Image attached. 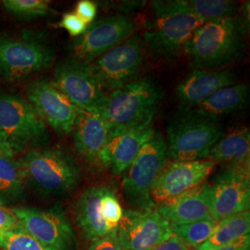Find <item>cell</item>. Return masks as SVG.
<instances>
[{
  "label": "cell",
  "mask_w": 250,
  "mask_h": 250,
  "mask_svg": "<svg viewBox=\"0 0 250 250\" xmlns=\"http://www.w3.org/2000/svg\"><path fill=\"white\" fill-rule=\"evenodd\" d=\"M75 13L87 25H89L96 19L97 13H98V6L93 1H90V0H81L76 5Z\"/></svg>",
  "instance_id": "32"
},
{
  "label": "cell",
  "mask_w": 250,
  "mask_h": 250,
  "mask_svg": "<svg viewBox=\"0 0 250 250\" xmlns=\"http://www.w3.org/2000/svg\"><path fill=\"white\" fill-rule=\"evenodd\" d=\"M133 20L124 14H112L94 21L71 46L72 59L90 64L134 35Z\"/></svg>",
  "instance_id": "10"
},
{
  "label": "cell",
  "mask_w": 250,
  "mask_h": 250,
  "mask_svg": "<svg viewBox=\"0 0 250 250\" xmlns=\"http://www.w3.org/2000/svg\"><path fill=\"white\" fill-rule=\"evenodd\" d=\"M2 3L5 9L17 18H37L51 11L50 2L45 0H4Z\"/></svg>",
  "instance_id": "28"
},
{
  "label": "cell",
  "mask_w": 250,
  "mask_h": 250,
  "mask_svg": "<svg viewBox=\"0 0 250 250\" xmlns=\"http://www.w3.org/2000/svg\"><path fill=\"white\" fill-rule=\"evenodd\" d=\"M250 231V210L232 215L217 222L214 231L208 239L197 247L196 250H216L236 241L243 236L249 235Z\"/></svg>",
  "instance_id": "25"
},
{
  "label": "cell",
  "mask_w": 250,
  "mask_h": 250,
  "mask_svg": "<svg viewBox=\"0 0 250 250\" xmlns=\"http://www.w3.org/2000/svg\"><path fill=\"white\" fill-rule=\"evenodd\" d=\"M153 121L110 134L100 158V165L109 167L114 174H124L138 155L144 145L156 133Z\"/></svg>",
  "instance_id": "17"
},
{
  "label": "cell",
  "mask_w": 250,
  "mask_h": 250,
  "mask_svg": "<svg viewBox=\"0 0 250 250\" xmlns=\"http://www.w3.org/2000/svg\"><path fill=\"white\" fill-rule=\"evenodd\" d=\"M0 250H49L19 227L0 233Z\"/></svg>",
  "instance_id": "29"
},
{
  "label": "cell",
  "mask_w": 250,
  "mask_h": 250,
  "mask_svg": "<svg viewBox=\"0 0 250 250\" xmlns=\"http://www.w3.org/2000/svg\"><path fill=\"white\" fill-rule=\"evenodd\" d=\"M216 163L209 160L174 161L164 166L151 188L155 206L167 204L180 195L205 183Z\"/></svg>",
  "instance_id": "16"
},
{
  "label": "cell",
  "mask_w": 250,
  "mask_h": 250,
  "mask_svg": "<svg viewBox=\"0 0 250 250\" xmlns=\"http://www.w3.org/2000/svg\"><path fill=\"white\" fill-rule=\"evenodd\" d=\"M217 222L213 219H205L186 224H171V230L185 244L196 248L208 239L214 231Z\"/></svg>",
  "instance_id": "27"
},
{
  "label": "cell",
  "mask_w": 250,
  "mask_h": 250,
  "mask_svg": "<svg viewBox=\"0 0 250 250\" xmlns=\"http://www.w3.org/2000/svg\"><path fill=\"white\" fill-rule=\"evenodd\" d=\"M208 184L203 183L167 204L156 206V208L170 224H186L209 219L211 216L208 203Z\"/></svg>",
  "instance_id": "20"
},
{
  "label": "cell",
  "mask_w": 250,
  "mask_h": 250,
  "mask_svg": "<svg viewBox=\"0 0 250 250\" xmlns=\"http://www.w3.org/2000/svg\"><path fill=\"white\" fill-rule=\"evenodd\" d=\"M248 84H232L221 88L192 109L198 114L218 120V117L238 111L249 102Z\"/></svg>",
  "instance_id": "23"
},
{
  "label": "cell",
  "mask_w": 250,
  "mask_h": 250,
  "mask_svg": "<svg viewBox=\"0 0 250 250\" xmlns=\"http://www.w3.org/2000/svg\"><path fill=\"white\" fill-rule=\"evenodd\" d=\"M106 187L87 188L75 204V220L82 231L90 241L103 238L113 231L104 220L101 199Z\"/></svg>",
  "instance_id": "21"
},
{
  "label": "cell",
  "mask_w": 250,
  "mask_h": 250,
  "mask_svg": "<svg viewBox=\"0 0 250 250\" xmlns=\"http://www.w3.org/2000/svg\"><path fill=\"white\" fill-rule=\"evenodd\" d=\"M143 59L142 41L134 34L88 65L99 86L108 93L138 79Z\"/></svg>",
  "instance_id": "8"
},
{
  "label": "cell",
  "mask_w": 250,
  "mask_h": 250,
  "mask_svg": "<svg viewBox=\"0 0 250 250\" xmlns=\"http://www.w3.org/2000/svg\"><path fill=\"white\" fill-rule=\"evenodd\" d=\"M52 82L76 107L99 112L106 93L99 86L88 64L72 58L62 60L55 66Z\"/></svg>",
  "instance_id": "14"
},
{
  "label": "cell",
  "mask_w": 250,
  "mask_h": 250,
  "mask_svg": "<svg viewBox=\"0 0 250 250\" xmlns=\"http://www.w3.org/2000/svg\"><path fill=\"white\" fill-rule=\"evenodd\" d=\"M250 129L241 127L222 136L208 152V159L215 163L250 166Z\"/></svg>",
  "instance_id": "24"
},
{
  "label": "cell",
  "mask_w": 250,
  "mask_h": 250,
  "mask_svg": "<svg viewBox=\"0 0 250 250\" xmlns=\"http://www.w3.org/2000/svg\"><path fill=\"white\" fill-rule=\"evenodd\" d=\"M101 207L105 222L113 231H115L124 217L125 210L115 192L111 188L106 187L101 199Z\"/></svg>",
  "instance_id": "30"
},
{
  "label": "cell",
  "mask_w": 250,
  "mask_h": 250,
  "mask_svg": "<svg viewBox=\"0 0 250 250\" xmlns=\"http://www.w3.org/2000/svg\"><path fill=\"white\" fill-rule=\"evenodd\" d=\"M76 150L91 164L100 165V158L110 136L105 120L96 112L80 109L73 127Z\"/></svg>",
  "instance_id": "19"
},
{
  "label": "cell",
  "mask_w": 250,
  "mask_h": 250,
  "mask_svg": "<svg viewBox=\"0 0 250 250\" xmlns=\"http://www.w3.org/2000/svg\"><path fill=\"white\" fill-rule=\"evenodd\" d=\"M247 28L246 18L237 15L203 23L184 49L192 68L211 71L237 61L246 48Z\"/></svg>",
  "instance_id": "1"
},
{
  "label": "cell",
  "mask_w": 250,
  "mask_h": 250,
  "mask_svg": "<svg viewBox=\"0 0 250 250\" xmlns=\"http://www.w3.org/2000/svg\"><path fill=\"white\" fill-rule=\"evenodd\" d=\"M166 157L167 144L162 135L156 132L124 172V195L132 209L145 210L156 207L152 201L151 188L165 166Z\"/></svg>",
  "instance_id": "7"
},
{
  "label": "cell",
  "mask_w": 250,
  "mask_h": 250,
  "mask_svg": "<svg viewBox=\"0 0 250 250\" xmlns=\"http://www.w3.org/2000/svg\"><path fill=\"white\" fill-rule=\"evenodd\" d=\"M0 134L16 152L40 148L49 140L44 120L19 95L0 94Z\"/></svg>",
  "instance_id": "6"
},
{
  "label": "cell",
  "mask_w": 250,
  "mask_h": 250,
  "mask_svg": "<svg viewBox=\"0 0 250 250\" xmlns=\"http://www.w3.org/2000/svg\"><path fill=\"white\" fill-rule=\"evenodd\" d=\"M161 99L159 86L149 78H138L106 93L98 114L110 129V134L153 121Z\"/></svg>",
  "instance_id": "3"
},
{
  "label": "cell",
  "mask_w": 250,
  "mask_h": 250,
  "mask_svg": "<svg viewBox=\"0 0 250 250\" xmlns=\"http://www.w3.org/2000/svg\"><path fill=\"white\" fill-rule=\"evenodd\" d=\"M26 189L19 161L0 157V205L7 207L24 199Z\"/></svg>",
  "instance_id": "26"
},
{
  "label": "cell",
  "mask_w": 250,
  "mask_h": 250,
  "mask_svg": "<svg viewBox=\"0 0 250 250\" xmlns=\"http://www.w3.org/2000/svg\"><path fill=\"white\" fill-rule=\"evenodd\" d=\"M155 15V20L144 33V39L152 52L167 59L177 57L184 51L196 30L205 23L196 16L181 11Z\"/></svg>",
  "instance_id": "11"
},
{
  "label": "cell",
  "mask_w": 250,
  "mask_h": 250,
  "mask_svg": "<svg viewBox=\"0 0 250 250\" xmlns=\"http://www.w3.org/2000/svg\"><path fill=\"white\" fill-rule=\"evenodd\" d=\"M54 58L53 47L42 34L0 37V78L7 82L23 80L49 68Z\"/></svg>",
  "instance_id": "5"
},
{
  "label": "cell",
  "mask_w": 250,
  "mask_h": 250,
  "mask_svg": "<svg viewBox=\"0 0 250 250\" xmlns=\"http://www.w3.org/2000/svg\"><path fill=\"white\" fill-rule=\"evenodd\" d=\"M17 152L13 149L7 139L0 134V157H9L14 158Z\"/></svg>",
  "instance_id": "37"
},
{
  "label": "cell",
  "mask_w": 250,
  "mask_h": 250,
  "mask_svg": "<svg viewBox=\"0 0 250 250\" xmlns=\"http://www.w3.org/2000/svg\"><path fill=\"white\" fill-rule=\"evenodd\" d=\"M250 250V235H246L239 238L236 241L232 242L229 245L218 248L213 250Z\"/></svg>",
  "instance_id": "36"
},
{
  "label": "cell",
  "mask_w": 250,
  "mask_h": 250,
  "mask_svg": "<svg viewBox=\"0 0 250 250\" xmlns=\"http://www.w3.org/2000/svg\"><path fill=\"white\" fill-rule=\"evenodd\" d=\"M18 227L49 250H75L76 237L72 224L60 208L39 209L12 207Z\"/></svg>",
  "instance_id": "9"
},
{
  "label": "cell",
  "mask_w": 250,
  "mask_h": 250,
  "mask_svg": "<svg viewBox=\"0 0 250 250\" xmlns=\"http://www.w3.org/2000/svg\"><path fill=\"white\" fill-rule=\"evenodd\" d=\"M155 14L181 11L204 22L234 16L238 5L230 0H159L152 3Z\"/></svg>",
  "instance_id": "22"
},
{
  "label": "cell",
  "mask_w": 250,
  "mask_h": 250,
  "mask_svg": "<svg viewBox=\"0 0 250 250\" xmlns=\"http://www.w3.org/2000/svg\"><path fill=\"white\" fill-rule=\"evenodd\" d=\"M236 82L237 77L231 70H194L179 83L176 96L183 108H193L218 90Z\"/></svg>",
  "instance_id": "18"
},
{
  "label": "cell",
  "mask_w": 250,
  "mask_h": 250,
  "mask_svg": "<svg viewBox=\"0 0 250 250\" xmlns=\"http://www.w3.org/2000/svg\"><path fill=\"white\" fill-rule=\"evenodd\" d=\"M18 227V220L10 208L0 205V233Z\"/></svg>",
  "instance_id": "34"
},
{
  "label": "cell",
  "mask_w": 250,
  "mask_h": 250,
  "mask_svg": "<svg viewBox=\"0 0 250 250\" xmlns=\"http://www.w3.org/2000/svg\"><path fill=\"white\" fill-rule=\"evenodd\" d=\"M208 203L216 222L250 210V166L229 165L218 173L208 188Z\"/></svg>",
  "instance_id": "12"
},
{
  "label": "cell",
  "mask_w": 250,
  "mask_h": 250,
  "mask_svg": "<svg viewBox=\"0 0 250 250\" xmlns=\"http://www.w3.org/2000/svg\"><path fill=\"white\" fill-rule=\"evenodd\" d=\"M87 250H124L117 239L115 232L99 240L91 242Z\"/></svg>",
  "instance_id": "33"
},
{
  "label": "cell",
  "mask_w": 250,
  "mask_h": 250,
  "mask_svg": "<svg viewBox=\"0 0 250 250\" xmlns=\"http://www.w3.org/2000/svg\"><path fill=\"white\" fill-rule=\"evenodd\" d=\"M27 100L54 132L60 135L72 132L80 108L76 107L52 81L40 79L26 86Z\"/></svg>",
  "instance_id": "15"
},
{
  "label": "cell",
  "mask_w": 250,
  "mask_h": 250,
  "mask_svg": "<svg viewBox=\"0 0 250 250\" xmlns=\"http://www.w3.org/2000/svg\"><path fill=\"white\" fill-rule=\"evenodd\" d=\"M222 136L218 120L182 108L168 127L167 154L175 161H202Z\"/></svg>",
  "instance_id": "4"
},
{
  "label": "cell",
  "mask_w": 250,
  "mask_h": 250,
  "mask_svg": "<svg viewBox=\"0 0 250 250\" xmlns=\"http://www.w3.org/2000/svg\"><path fill=\"white\" fill-rule=\"evenodd\" d=\"M150 250H193V249L173 234L169 239L162 242Z\"/></svg>",
  "instance_id": "35"
},
{
  "label": "cell",
  "mask_w": 250,
  "mask_h": 250,
  "mask_svg": "<svg viewBox=\"0 0 250 250\" xmlns=\"http://www.w3.org/2000/svg\"><path fill=\"white\" fill-rule=\"evenodd\" d=\"M26 188L42 196H62L80 182V169L72 155L61 148H34L19 161Z\"/></svg>",
  "instance_id": "2"
},
{
  "label": "cell",
  "mask_w": 250,
  "mask_h": 250,
  "mask_svg": "<svg viewBox=\"0 0 250 250\" xmlns=\"http://www.w3.org/2000/svg\"><path fill=\"white\" fill-rule=\"evenodd\" d=\"M59 26L65 29L71 36L78 37L86 31L88 25L75 12H69L63 15Z\"/></svg>",
  "instance_id": "31"
},
{
  "label": "cell",
  "mask_w": 250,
  "mask_h": 250,
  "mask_svg": "<svg viewBox=\"0 0 250 250\" xmlns=\"http://www.w3.org/2000/svg\"><path fill=\"white\" fill-rule=\"evenodd\" d=\"M115 233L124 250H150L173 235L171 224L156 207L145 210H125Z\"/></svg>",
  "instance_id": "13"
}]
</instances>
